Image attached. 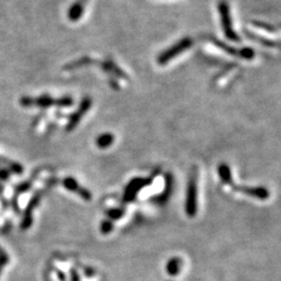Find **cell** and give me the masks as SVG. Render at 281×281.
<instances>
[{
	"instance_id": "6da1fadb",
	"label": "cell",
	"mask_w": 281,
	"mask_h": 281,
	"mask_svg": "<svg viewBox=\"0 0 281 281\" xmlns=\"http://www.w3.org/2000/svg\"><path fill=\"white\" fill-rule=\"evenodd\" d=\"M20 102L23 106H40V107H49V106H70L72 105L73 100L70 97H65L61 99H53L49 96H43L40 98H28L23 97Z\"/></svg>"
},
{
	"instance_id": "7a4b0ae2",
	"label": "cell",
	"mask_w": 281,
	"mask_h": 281,
	"mask_svg": "<svg viewBox=\"0 0 281 281\" xmlns=\"http://www.w3.org/2000/svg\"><path fill=\"white\" fill-rule=\"evenodd\" d=\"M218 9H219V14L221 17V23H222V27H223V31H224L226 38L232 40V41L239 42L240 41L239 37L234 31L233 20H232V16H230V7L228 3L226 1L219 2Z\"/></svg>"
},
{
	"instance_id": "3957f363",
	"label": "cell",
	"mask_w": 281,
	"mask_h": 281,
	"mask_svg": "<svg viewBox=\"0 0 281 281\" xmlns=\"http://www.w3.org/2000/svg\"><path fill=\"white\" fill-rule=\"evenodd\" d=\"M192 45H193L192 39L185 38L183 40H180L179 42H177L173 46H171L170 48H168L167 50H165L163 53H160V55L157 58L158 64L159 65L168 64L170 61H171V59L175 58L180 53L185 52L186 50H187L188 48L192 47Z\"/></svg>"
},
{
	"instance_id": "277c9868",
	"label": "cell",
	"mask_w": 281,
	"mask_h": 281,
	"mask_svg": "<svg viewBox=\"0 0 281 281\" xmlns=\"http://www.w3.org/2000/svg\"><path fill=\"white\" fill-rule=\"evenodd\" d=\"M186 212L188 217H195L197 214V173L192 172L189 176L187 193Z\"/></svg>"
},
{
	"instance_id": "5b68a950",
	"label": "cell",
	"mask_w": 281,
	"mask_h": 281,
	"mask_svg": "<svg viewBox=\"0 0 281 281\" xmlns=\"http://www.w3.org/2000/svg\"><path fill=\"white\" fill-rule=\"evenodd\" d=\"M89 0H75V1L70 5L67 12V17L69 21L71 22H77L78 20L82 19L84 16L86 6L88 4Z\"/></svg>"
},
{
	"instance_id": "8992f818",
	"label": "cell",
	"mask_w": 281,
	"mask_h": 281,
	"mask_svg": "<svg viewBox=\"0 0 281 281\" xmlns=\"http://www.w3.org/2000/svg\"><path fill=\"white\" fill-rule=\"evenodd\" d=\"M148 184H150V180H145L140 178L133 180V182L128 185L125 190V195H124L125 201H133L139 190L142 188V187Z\"/></svg>"
},
{
	"instance_id": "52a82bcc",
	"label": "cell",
	"mask_w": 281,
	"mask_h": 281,
	"mask_svg": "<svg viewBox=\"0 0 281 281\" xmlns=\"http://www.w3.org/2000/svg\"><path fill=\"white\" fill-rule=\"evenodd\" d=\"M90 106H91V99L85 98L83 100L82 104H80L79 109L77 110V112L74 115H72L71 118H70V122L68 124L67 130H69V132H70V130H72L77 125V123L79 122V120L82 119V117L85 115V113L90 108Z\"/></svg>"
},
{
	"instance_id": "ba28073f",
	"label": "cell",
	"mask_w": 281,
	"mask_h": 281,
	"mask_svg": "<svg viewBox=\"0 0 281 281\" xmlns=\"http://www.w3.org/2000/svg\"><path fill=\"white\" fill-rule=\"evenodd\" d=\"M63 185L65 186L66 188L70 189V190H72V192L78 194L80 197H82L83 199L85 200H91V194H90L89 190L83 188L82 187H80L75 180L73 178H66L64 182H63Z\"/></svg>"
},
{
	"instance_id": "9c48e42d",
	"label": "cell",
	"mask_w": 281,
	"mask_h": 281,
	"mask_svg": "<svg viewBox=\"0 0 281 281\" xmlns=\"http://www.w3.org/2000/svg\"><path fill=\"white\" fill-rule=\"evenodd\" d=\"M235 189L240 190V192L247 194L250 197H254L260 200H265L269 197L268 189L265 187H234Z\"/></svg>"
},
{
	"instance_id": "30bf717a",
	"label": "cell",
	"mask_w": 281,
	"mask_h": 281,
	"mask_svg": "<svg viewBox=\"0 0 281 281\" xmlns=\"http://www.w3.org/2000/svg\"><path fill=\"white\" fill-rule=\"evenodd\" d=\"M40 199H41V194L39 193L38 195H36L32 199L31 203H29V205H28V207L26 209V212H25L24 219H23V223H22V228L23 229H26L27 227H29V226L32 225V212H33V209L37 206V204L39 203Z\"/></svg>"
},
{
	"instance_id": "8fae6325",
	"label": "cell",
	"mask_w": 281,
	"mask_h": 281,
	"mask_svg": "<svg viewBox=\"0 0 281 281\" xmlns=\"http://www.w3.org/2000/svg\"><path fill=\"white\" fill-rule=\"evenodd\" d=\"M182 266H183V260L180 259L179 257H173V258L169 260L167 266H166L167 273L170 276H176L180 273Z\"/></svg>"
},
{
	"instance_id": "7c38bea8",
	"label": "cell",
	"mask_w": 281,
	"mask_h": 281,
	"mask_svg": "<svg viewBox=\"0 0 281 281\" xmlns=\"http://www.w3.org/2000/svg\"><path fill=\"white\" fill-rule=\"evenodd\" d=\"M114 143V136L110 134L101 135L97 139V145L99 148H107Z\"/></svg>"
},
{
	"instance_id": "4fadbf2b",
	"label": "cell",
	"mask_w": 281,
	"mask_h": 281,
	"mask_svg": "<svg viewBox=\"0 0 281 281\" xmlns=\"http://www.w3.org/2000/svg\"><path fill=\"white\" fill-rule=\"evenodd\" d=\"M238 56L246 59H251L254 56V51L251 48H243L238 51Z\"/></svg>"
},
{
	"instance_id": "5bb4252c",
	"label": "cell",
	"mask_w": 281,
	"mask_h": 281,
	"mask_svg": "<svg viewBox=\"0 0 281 281\" xmlns=\"http://www.w3.org/2000/svg\"><path fill=\"white\" fill-rule=\"evenodd\" d=\"M7 263H8V256L6 255L4 251L0 248V274H1L2 269L7 265Z\"/></svg>"
},
{
	"instance_id": "9a60e30c",
	"label": "cell",
	"mask_w": 281,
	"mask_h": 281,
	"mask_svg": "<svg viewBox=\"0 0 281 281\" xmlns=\"http://www.w3.org/2000/svg\"><path fill=\"white\" fill-rule=\"evenodd\" d=\"M113 230V223L110 221H104L101 225V233L102 234H108Z\"/></svg>"
},
{
	"instance_id": "2e32d148",
	"label": "cell",
	"mask_w": 281,
	"mask_h": 281,
	"mask_svg": "<svg viewBox=\"0 0 281 281\" xmlns=\"http://www.w3.org/2000/svg\"><path fill=\"white\" fill-rule=\"evenodd\" d=\"M107 215L110 217V219L115 220V219H119L120 217H121L123 215V212L120 209H113V210H109Z\"/></svg>"
},
{
	"instance_id": "e0dca14e",
	"label": "cell",
	"mask_w": 281,
	"mask_h": 281,
	"mask_svg": "<svg viewBox=\"0 0 281 281\" xmlns=\"http://www.w3.org/2000/svg\"><path fill=\"white\" fill-rule=\"evenodd\" d=\"M84 273L88 277H92V276H94L96 274V271L94 269H92V268H85Z\"/></svg>"
},
{
	"instance_id": "ac0fdd59",
	"label": "cell",
	"mask_w": 281,
	"mask_h": 281,
	"mask_svg": "<svg viewBox=\"0 0 281 281\" xmlns=\"http://www.w3.org/2000/svg\"><path fill=\"white\" fill-rule=\"evenodd\" d=\"M71 281H80L79 274L77 273V271L72 269L71 270Z\"/></svg>"
},
{
	"instance_id": "d6986e66",
	"label": "cell",
	"mask_w": 281,
	"mask_h": 281,
	"mask_svg": "<svg viewBox=\"0 0 281 281\" xmlns=\"http://www.w3.org/2000/svg\"><path fill=\"white\" fill-rule=\"evenodd\" d=\"M8 177V172L6 170H1L0 171V179H6Z\"/></svg>"
},
{
	"instance_id": "ffe728a7",
	"label": "cell",
	"mask_w": 281,
	"mask_h": 281,
	"mask_svg": "<svg viewBox=\"0 0 281 281\" xmlns=\"http://www.w3.org/2000/svg\"><path fill=\"white\" fill-rule=\"evenodd\" d=\"M57 277L59 278V281H66V275L62 272H59V271L57 272Z\"/></svg>"
}]
</instances>
